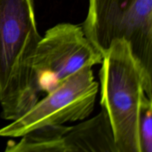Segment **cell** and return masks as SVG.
I'll list each match as a JSON object with an SVG mask.
<instances>
[{
	"instance_id": "cell-1",
	"label": "cell",
	"mask_w": 152,
	"mask_h": 152,
	"mask_svg": "<svg viewBox=\"0 0 152 152\" xmlns=\"http://www.w3.org/2000/svg\"><path fill=\"white\" fill-rule=\"evenodd\" d=\"M34 0H0V105L13 121L39 100L34 59L41 39Z\"/></svg>"
},
{
	"instance_id": "cell-2",
	"label": "cell",
	"mask_w": 152,
	"mask_h": 152,
	"mask_svg": "<svg viewBox=\"0 0 152 152\" xmlns=\"http://www.w3.org/2000/svg\"><path fill=\"white\" fill-rule=\"evenodd\" d=\"M101 64V108L108 114L118 152H141L140 117L151 94L129 42L114 40Z\"/></svg>"
},
{
	"instance_id": "cell-3",
	"label": "cell",
	"mask_w": 152,
	"mask_h": 152,
	"mask_svg": "<svg viewBox=\"0 0 152 152\" xmlns=\"http://www.w3.org/2000/svg\"><path fill=\"white\" fill-rule=\"evenodd\" d=\"M82 28L102 56L114 40L129 42L152 93V0H89Z\"/></svg>"
},
{
	"instance_id": "cell-4",
	"label": "cell",
	"mask_w": 152,
	"mask_h": 152,
	"mask_svg": "<svg viewBox=\"0 0 152 152\" xmlns=\"http://www.w3.org/2000/svg\"><path fill=\"white\" fill-rule=\"evenodd\" d=\"M98 89L91 67H84L38 100L22 117L0 129V137H21L42 126L85 120L93 112Z\"/></svg>"
},
{
	"instance_id": "cell-5",
	"label": "cell",
	"mask_w": 152,
	"mask_h": 152,
	"mask_svg": "<svg viewBox=\"0 0 152 152\" xmlns=\"http://www.w3.org/2000/svg\"><path fill=\"white\" fill-rule=\"evenodd\" d=\"M102 58L82 26L54 25L39 40L34 56V69L40 92L50 93L79 70L101 64Z\"/></svg>"
},
{
	"instance_id": "cell-6",
	"label": "cell",
	"mask_w": 152,
	"mask_h": 152,
	"mask_svg": "<svg viewBox=\"0 0 152 152\" xmlns=\"http://www.w3.org/2000/svg\"><path fill=\"white\" fill-rule=\"evenodd\" d=\"M64 152H118L112 126L105 110L69 129L64 136Z\"/></svg>"
},
{
	"instance_id": "cell-7",
	"label": "cell",
	"mask_w": 152,
	"mask_h": 152,
	"mask_svg": "<svg viewBox=\"0 0 152 152\" xmlns=\"http://www.w3.org/2000/svg\"><path fill=\"white\" fill-rule=\"evenodd\" d=\"M70 126L52 125L37 128L22 136L18 142H7L6 152H64V136Z\"/></svg>"
},
{
	"instance_id": "cell-8",
	"label": "cell",
	"mask_w": 152,
	"mask_h": 152,
	"mask_svg": "<svg viewBox=\"0 0 152 152\" xmlns=\"http://www.w3.org/2000/svg\"><path fill=\"white\" fill-rule=\"evenodd\" d=\"M151 108V99L147 98L141 110L139 123L141 152H152Z\"/></svg>"
}]
</instances>
